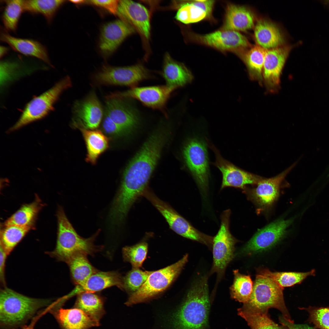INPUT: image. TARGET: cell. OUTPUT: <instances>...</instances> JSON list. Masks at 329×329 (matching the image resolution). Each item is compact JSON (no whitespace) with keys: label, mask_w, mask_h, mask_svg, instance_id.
Wrapping results in <instances>:
<instances>
[{"label":"cell","mask_w":329,"mask_h":329,"mask_svg":"<svg viewBox=\"0 0 329 329\" xmlns=\"http://www.w3.org/2000/svg\"><path fill=\"white\" fill-rule=\"evenodd\" d=\"M117 14L145 38H149L150 16L148 10L143 5L131 0H120Z\"/></svg>","instance_id":"19"},{"label":"cell","mask_w":329,"mask_h":329,"mask_svg":"<svg viewBox=\"0 0 329 329\" xmlns=\"http://www.w3.org/2000/svg\"><path fill=\"white\" fill-rule=\"evenodd\" d=\"M135 29L122 19L109 22L103 27L99 47L104 53L114 52L127 37L135 32Z\"/></svg>","instance_id":"20"},{"label":"cell","mask_w":329,"mask_h":329,"mask_svg":"<svg viewBox=\"0 0 329 329\" xmlns=\"http://www.w3.org/2000/svg\"><path fill=\"white\" fill-rule=\"evenodd\" d=\"M113 286L123 290L122 278L117 271H98L92 275L83 283L76 285L65 295L68 299L83 292H95Z\"/></svg>","instance_id":"22"},{"label":"cell","mask_w":329,"mask_h":329,"mask_svg":"<svg viewBox=\"0 0 329 329\" xmlns=\"http://www.w3.org/2000/svg\"><path fill=\"white\" fill-rule=\"evenodd\" d=\"M175 18L186 24L199 22L209 18L203 0H195L184 3L180 6Z\"/></svg>","instance_id":"35"},{"label":"cell","mask_w":329,"mask_h":329,"mask_svg":"<svg viewBox=\"0 0 329 329\" xmlns=\"http://www.w3.org/2000/svg\"><path fill=\"white\" fill-rule=\"evenodd\" d=\"M238 314L245 319L251 329H288L283 325L275 323L270 318L268 311L238 309Z\"/></svg>","instance_id":"36"},{"label":"cell","mask_w":329,"mask_h":329,"mask_svg":"<svg viewBox=\"0 0 329 329\" xmlns=\"http://www.w3.org/2000/svg\"><path fill=\"white\" fill-rule=\"evenodd\" d=\"M167 137L165 131L155 133L128 165L117 194L121 202L133 204L143 196Z\"/></svg>","instance_id":"1"},{"label":"cell","mask_w":329,"mask_h":329,"mask_svg":"<svg viewBox=\"0 0 329 329\" xmlns=\"http://www.w3.org/2000/svg\"><path fill=\"white\" fill-rule=\"evenodd\" d=\"M148 249V244L144 241L133 246H125L122 249L123 258L133 267L139 268L146 258Z\"/></svg>","instance_id":"41"},{"label":"cell","mask_w":329,"mask_h":329,"mask_svg":"<svg viewBox=\"0 0 329 329\" xmlns=\"http://www.w3.org/2000/svg\"><path fill=\"white\" fill-rule=\"evenodd\" d=\"M119 1L116 0H94L89 1V2L92 4L102 7L112 14L116 15L117 14Z\"/></svg>","instance_id":"44"},{"label":"cell","mask_w":329,"mask_h":329,"mask_svg":"<svg viewBox=\"0 0 329 329\" xmlns=\"http://www.w3.org/2000/svg\"><path fill=\"white\" fill-rule=\"evenodd\" d=\"M294 47L285 44L266 50L262 74L263 81L266 89L269 92L276 93L279 88L283 69Z\"/></svg>","instance_id":"14"},{"label":"cell","mask_w":329,"mask_h":329,"mask_svg":"<svg viewBox=\"0 0 329 329\" xmlns=\"http://www.w3.org/2000/svg\"><path fill=\"white\" fill-rule=\"evenodd\" d=\"M58 232L56 244L50 253L59 261L67 263L73 256L79 254L92 255L100 251L101 246L94 244L98 231L92 236L84 238L76 232L67 218L63 209L58 208L57 212Z\"/></svg>","instance_id":"3"},{"label":"cell","mask_w":329,"mask_h":329,"mask_svg":"<svg viewBox=\"0 0 329 329\" xmlns=\"http://www.w3.org/2000/svg\"><path fill=\"white\" fill-rule=\"evenodd\" d=\"M234 279L230 288L231 297L243 303L247 302L252 294L253 283L249 275L240 273L238 270L233 271Z\"/></svg>","instance_id":"38"},{"label":"cell","mask_w":329,"mask_h":329,"mask_svg":"<svg viewBox=\"0 0 329 329\" xmlns=\"http://www.w3.org/2000/svg\"><path fill=\"white\" fill-rule=\"evenodd\" d=\"M25 329H33V328H32V326H30V327L29 326V327H27Z\"/></svg>","instance_id":"49"},{"label":"cell","mask_w":329,"mask_h":329,"mask_svg":"<svg viewBox=\"0 0 329 329\" xmlns=\"http://www.w3.org/2000/svg\"><path fill=\"white\" fill-rule=\"evenodd\" d=\"M87 256L84 254L77 255L67 263L72 280L76 285L83 283L92 275L98 271L90 262Z\"/></svg>","instance_id":"32"},{"label":"cell","mask_w":329,"mask_h":329,"mask_svg":"<svg viewBox=\"0 0 329 329\" xmlns=\"http://www.w3.org/2000/svg\"><path fill=\"white\" fill-rule=\"evenodd\" d=\"M206 145L202 138L194 136L187 141L182 151L186 166L203 194L208 190L210 175Z\"/></svg>","instance_id":"8"},{"label":"cell","mask_w":329,"mask_h":329,"mask_svg":"<svg viewBox=\"0 0 329 329\" xmlns=\"http://www.w3.org/2000/svg\"><path fill=\"white\" fill-rule=\"evenodd\" d=\"M302 309L307 311L309 314L308 321L314 327L319 329H329V307L310 306Z\"/></svg>","instance_id":"42"},{"label":"cell","mask_w":329,"mask_h":329,"mask_svg":"<svg viewBox=\"0 0 329 329\" xmlns=\"http://www.w3.org/2000/svg\"><path fill=\"white\" fill-rule=\"evenodd\" d=\"M42 206L40 199L37 196L33 202L23 205L6 220L3 224L4 226H33L37 216Z\"/></svg>","instance_id":"31"},{"label":"cell","mask_w":329,"mask_h":329,"mask_svg":"<svg viewBox=\"0 0 329 329\" xmlns=\"http://www.w3.org/2000/svg\"><path fill=\"white\" fill-rule=\"evenodd\" d=\"M104 299L94 292H84L77 295L74 307L82 310L95 320L100 322L105 314Z\"/></svg>","instance_id":"29"},{"label":"cell","mask_w":329,"mask_h":329,"mask_svg":"<svg viewBox=\"0 0 329 329\" xmlns=\"http://www.w3.org/2000/svg\"><path fill=\"white\" fill-rule=\"evenodd\" d=\"M185 255L176 263L164 268L154 271L137 291L129 295L125 304L127 306L145 302L166 289L179 275L188 260Z\"/></svg>","instance_id":"6"},{"label":"cell","mask_w":329,"mask_h":329,"mask_svg":"<svg viewBox=\"0 0 329 329\" xmlns=\"http://www.w3.org/2000/svg\"><path fill=\"white\" fill-rule=\"evenodd\" d=\"M72 85L70 78L66 76L49 90L34 98L27 104L19 119L8 132L16 131L45 117L53 109L62 93Z\"/></svg>","instance_id":"7"},{"label":"cell","mask_w":329,"mask_h":329,"mask_svg":"<svg viewBox=\"0 0 329 329\" xmlns=\"http://www.w3.org/2000/svg\"><path fill=\"white\" fill-rule=\"evenodd\" d=\"M0 39L14 51L24 55L37 58L53 67L46 48L39 42L31 39L15 37L3 30L0 32Z\"/></svg>","instance_id":"24"},{"label":"cell","mask_w":329,"mask_h":329,"mask_svg":"<svg viewBox=\"0 0 329 329\" xmlns=\"http://www.w3.org/2000/svg\"><path fill=\"white\" fill-rule=\"evenodd\" d=\"M231 211L223 212L221 216L219 230L213 237L212 246L213 263L211 273H216L220 279L224 275L227 267L234 256L235 245L237 241L231 234L229 229Z\"/></svg>","instance_id":"10"},{"label":"cell","mask_w":329,"mask_h":329,"mask_svg":"<svg viewBox=\"0 0 329 329\" xmlns=\"http://www.w3.org/2000/svg\"><path fill=\"white\" fill-rule=\"evenodd\" d=\"M3 2L5 6L2 20L5 30L16 32L21 15L24 11V0H7Z\"/></svg>","instance_id":"39"},{"label":"cell","mask_w":329,"mask_h":329,"mask_svg":"<svg viewBox=\"0 0 329 329\" xmlns=\"http://www.w3.org/2000/svg\"><path fill=\"white\" fill-rule=\"evenodd\" d=\"M149 70L141 64L124 67L105 66L93 76L97 85H119L131 87L152 77Z\"/></svg>","instance_id":"11"},{"label":"cell","mask_w":329,"mask_h":329,"mask_svg":"<svg viewBox=\"0 0 329 329\" xmlns=\"http://www.w3.org/2000/svg\"><path fill=\"white\" fill-rule=\"evenodd\" d=\"M56 317L63 329H89L100 325V322L93 319L82 310L75 308H61Z\"/></svg>","instance_id":"27"},{"label":"cell","mask_w":329,"mask_h":329,"mask_svg":"<svg viewBox=\"0 0 329 329\" xmlns=\"http://www.w3.org/2000/svg\"><path fill=\"white\" fill-rule=\"evenodd\" d=\"M295 162L278 175L269 178H262L251 190H245L249 196L259 206L266 208L277 199L280 186L285 178L295 166Z\"/></svg>","instance_id":"18"},{"label":"cell","mask_w":329,"mask_h":329,"mask_svg":"<svg viewBox=\"0 0 329 329\" xmlns=\"http://www.w3.org/2000/svg\"><path fill=\"white\" fill-rule=\"evenodd\" d=\"M161 75L165 85L173 91L190 83L193 79L190 70L183 64L174 60L168 53L164 56Z\"/></svg>","instance_id":"26"},{"label":"cell","mask_w":329,"mask_h":329,"mask_svg":"<svg viewBox=\"0 0 329 329\" xmlns=\"http://www.w3.org/2000/svg\"><path fill=\"white\" fill-rule=\"evenodd\" d=\"M292 220H279L262 229L252 238L242 249L244 253H256L267 250L285 235Z\"/></svg>","instance_id":"16"},{"label":"cell","mask_w":329,"mask_h":329,"mask_svg":"<svg viewBox=\"0 0 329 329\" xmlns=\"http://www.w3.org/2000/svg\"><path fill=\"white\" fill-rule=\"evenodd\" d=\"M49 303V300L29 297L5 287L0 292L1 324L8 327L19 325Z\"/></svg>","instance_id":"4"},{"label":"cell","mask_w":329,"mask_h":329,"mask_svg":"<svg viewBox=\"0 0 329 329\" xmlns=\"http://www.w3.org/2000/svg\"><path fill=\"white\" fill-rule=\"evenodd\" d=\"M8 255L1 246H0V279L1 283L5 285V270L6 260Z\"/></svg>","instance_id":"45"},{"label":"cell","mask_w":329,"mask_h":329,"mask_svg":"<svg viewBox=\"0 0 329 329\" xmlns=\"http://www.w3.org/2000/svg\"><path fill=\"white\" fill-rule=\"evenodd\" d=\"M65 1L62 0H24V11L32 14H41L48 23H50Z\"/></svg>","instance_id":"34"},{"label":"cell","mask_w":329,"mask_h":329,"mask_svg":"<svg viewBox=\"0 0 329 329\" xmlns=\"http://www.w3.org/2000/svg\"><path fill=\"white\" fill-rule=\"evenodd\" d=\"M9 48L5 46H1L0 47V58L3 57L6 55L9 51Z\"/></svg>","instance_id":"47"},{"label":"cell","mask_w":329,"mask_h":329,"mask_svg":"<svg viewBox=\"0 0 329 329\" xmlns=\"http://www.w3.org/2000/svg\"><path fill=\"white\" fill-rule=\"evenodd\" d=\"M266 50L256 44L252 46L242 57L250 79L257 81L261 85L263 81V70Z\"/></svg>","instance_id":"30"},{"label":"cell","mask_w":329,"mask_h":329,"mask_svg":"<svg viewBox=\"0 0 329 329\" xmlns=\"http://www.w3.org/2000/svg\"><path fill=\"white\" fill-rule=\"evenodd\" d=\"M33 227L4 226L1 230L0 246L9 255Z\"/></svg>","instance_id":"37"},{"label":"cell","mask_w":329,"mask_h":329,"mask_svg":"<svg viewBox=\"0 0 329 329\" xmlns=\"http://www.w3.org/2000/svg\"><path fill=\"white\" fill-rule=\"evenodd\" d=\"M283 289L271 278L257 273L250 298L241 308L261 311H268L270 308H274L282 313L285 319L293 321L285 306Z\"/></svg>","instance_id":"5"},{"label":"cell","mask_w":329,"mask_h":329,"mask_svg":"<svg viewBox=\"0 0 329 329\" xmlns=\"http://www.w3.org/2000/svg\"><path fill=\"white\" fill-rule=\"evenodd\" d=\"M79 129L83 134L87 147L86 161L95 164L99 157L108 148V140L100 130Z\"/></svg>","instance_id":"28"},{"label":"cell","mask_w":329,"mask_h":329,"mask_svg":"<svg viewBox=\"0 0 329 329\" xmlns=\"http://www.w3.org/2000/svg\"><path fill=\"white\" fill-rule=\"evenodd\" d=\"M102 128L106 133L112 136H120L127 132L105 114L103 121Z\"/></svg>","instance_id":"43"},{"label":"cell","mask_w":329,"mask_h":329,"mask_svg":"<svg viewBox=\"0 0 329 329\" xmlns=\"http://www.w3.org/2000/svg\"><path fill=\"white\" fill-rule=\"evenodd\" d=\"M73 127L95 129L99 126L103 117L102 105L94 92L83 100L76 102L73 109Z\"/></svg>","instance_id":"15"},{"label":"cell","mask_w":329,"mask_h":329,"mask_svg":"<svg viewBox=\"0 0 329 329\" xmlns=\"http://www.w3.org/2000/svg\"><path fill=\"white\" fill-rule=\"evenodd\" d=\"M256 20L254 13L248 7L229 4L221 29L246 31L254 28Z\"/></svg>","instance_id":"25"},{"label":"cell","mask_w":329,"mask_h":329,"mask_svg":"<svg viewBox=\"0 0 329 329\" xmlns=\"http://www.w3.org/2000/svg\"><path fill=\"white\" fill-rule=\"evenodd\" d=\"M173 91L166 85L135 87L124 91L111 93L106 98L136 99L146 106L165 113L166 103Z\"/></svg>","instance_id":"13"},{"label":"cell","mask_w":329,"mask_h":329,"mask_svg":"<svg viewBox=\"0 0 329 329\" xmlns=\"http://www.w3.org/2000/svg\"><path fill=\"white\" fill-rule=\"evenodd\" d=\"M208 147L214 152L215 161L212 164L221 171L222 176L221 190L227 187L245 189L249 184L256 185L261 177L243 170L224 158L219 150L207 138Z\"/></svg>","instance_id":"12"},{"label":"cell","mask_w":329,"mask_h":329,"mask_svg":"<svg viewBox=\"0 0 329 329\" xmlns=\"http://www.w3.org/2000/svg\"><path fill=\"white\" fill-rule=\"evenodd\" d=\"M124 99H107L105 114L127 132L136 126L139 118L136 110Z\"/></svg>","instance_id":"21"},{"label":"cell","mask_w":329,"mask_h":329,"mask_svg":"<svg viewBox=\"0 0 329 329\" xmlns=\"http://www.w3.org/2000/svg\"><path fill=\"white\" fill-rule=\"evenodd\" d=\"M143 194L161 214L170 228L175 232L183 237L204 244L210 248L212 247L213 237L195 228L169 205L159 199L148 188Z\"/></svg>","instance_id":"9"},{"label":"cell","mask_w":329,"mask_h":329,"mask_svg":"<svg viewBox=\"0 0 329 329\" xmlns=\"http://www.w3.org/2000/svg\"><path fill=\"white\" fill-rule=\"evenodd\" d=\"M139 268L133 267L122 278L123 290L129 295L138 290L145 282L153 271H143Z\"/></svg>","instance_id":"40"},{"label":"cell","mask_w":329,"mask_h":329,"mask_svg":"<svg viewBox=\"0 0 329 329\" xmlns=\"http://www.w3.org/2000/svg\"><path fill=\"white\" fill-rule=\"evenodd\" d=\"M70 1L75 4H79L84 2L85 1L82 0H70Z\"/></svg>","instance_id":"48"},{"label":"cell","mask_w":329,"mask_h":329,"mask_svg":"<svg viewBox=\"0 0 329 329\" xmlns=\"http://www.w3.org/2000/svg\"><path fill=\"white\" fill-rule=\"evenodd\" d=\"M280 322L282 325L286 327L288 329H315L306 324H295L293 321H290L280 317L279 318Z\"/></svg>","instance_id":"46"},{"label":"cell","mask_w":329,"mask_h":329,"mask_svg":"<svg viewBox=\"0 0 329 329\" xmlns=\"http://www.w3.org/2000/svg\"><path fill=\"white\" fill-rule=\"evenodd\" d=\"M253 29L256 44L266 50L285 44V36L280 27L269 19L260 18L256 20Z\"/></svg>","instance_id":"23"},{"label":"cell","mask_w":329,"mask_h":329,"mask_svg":"<svg viewBox=\"0 0 329 329\" xmlns=\"http://www.w3.org/2000/svg\"><path fill=\"white\" fill-rule=\"evenodd\" d=\"M257 273L271 278L283 288L301 283L309 276H315L316 271L313 269L309 271L272 272L265 268L259 269Z\"/></svg>","instance_id":"33"},{"label":"cell","mask_w":329,"mask_h":329,"mask_svg":"<svg viewBox=\"0 0 329 329\" xmlns=\"http://www.w3.org/2000/svg\"><path fill=\"white\" fill-rule=\"evenodd\" d=\"M207 278H200L189 291L186 298L172 316L174 329H205L209 312Z\"/></svg>","instance_id":"2"},{"label":"cell","mask_w":329,"mask_h":329,"mask_svg":"<svg viewBox=\"0 0 329 329\" xmlns=\"http://www.w3.org/2000/svg\"><path fill=\"white\" fill-rule=\"evenodd\" d=\"M194 37L200 43L222 51H232L244 53L252 46L244 35L235 30L221 29Z\"/></svg>","instance_id":"17"}]
</instances>
